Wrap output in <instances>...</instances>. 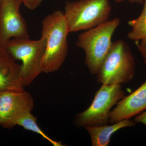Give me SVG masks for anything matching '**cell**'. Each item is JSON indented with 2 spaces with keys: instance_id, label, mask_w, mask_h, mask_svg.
Returning <instances> with one entry per match:
<instances>
[{
  "instance_id": "cell-1",
  "label": "cell",
  "mask_w": 146,
  "mask_h": 146,
  "mask_svg": "<svg viewBox=\"0 0 146 146\" xmlns=\"http://www.w3.org/2000/svg\"><path fill=\"white\" fill-rule=\"evenodd\" d=\"M70 33L62 11H56L44 18L41 35L46 43L42 63L43 72H54L63 65L68 54L67 37Z\"/></svg>"
},
{
  "instance_id": "cell-2",
  "label": "cell",
  "mask_w": 146,
  "mask_h": 146,
  "mask_svg": "<svg viewBox=\"0 0 146 146\" xmlns=\"http://www.w3.org/2000/svg\"><path fill=\"white\" fill-rule=\"evenodd\" d=\"M135 74V60L130 47L119 40L112 42L96 75L97 82L102 84L121 85L131 81Z\"/></svg>"
},
{
  "instance_id": "cell-3",
  "label": "cell",
  "mask_w": 146,
  "mask_h": 146,
  "mask_svg": "<svg viewBox=\"0 0 146 146\" xmlns=\"http://www.w3.org/2000/svg\"><path fill=\"white\" fill-rule=\"evenodd\" d=\"M120 23L119 18H116L79 35L76 45L85 52V63L92 74L96 75L109 51L112 35Z\"/></svg>"
},
{
  "instance_id": "cell-4",
  "label": "cell",
  "mask_w": 146,
  "mask_h": 146,
  "mask_svg": "<svg viewBox=\"0 0 146 146\" xmlns=\"http://www.w3.org/2000/svg\"><path fill=\"white\" fill-rule=\"evenodd\" d=\"M64 14L70 32L87 30L108 21L109 0H78L65 3Z\"/></svg>"
},
{
  "instance_id": "cell-5",
  "label": "cell",
  "mask_w": 146,
  "mask_h": 146,
  "mask_svg": "<svg viewBox=\"0 0 146 146\" xmlns=\"http://www.w3.org/2000/svg\"><path fill=\"white\" fill-rule=\"evenodd\" d=\"M46 39L41 36L37 40L29 38L11 39L5 48L15 60H21V79L24 86L30 84L43 72L42 63L46 51Z\"/></svg>"
},
{
  "instance_id": "cell-6",
  "label": "cell",
  "mask_w": 146,
  "mask_h": 146,
  "mask_svg": "<svg viewBox=\"0 0 146 146\" xmlns=\"http://www.w3.org/2000/svg\"><path fill=\"white\" fill-rule=\"evenodd\" d=\"M125 96L121 84H102L89 108L76 115L75 125L85 128L108 124L112 108Z\"/></svg>"
},
{
  "instance_id": "cell-7",
  "label": "cell",
  "mask_w": 146,
  "mask_h": 146,
  "mask_svg": "<svg viewBox=\"0 0 146 146\" xmlns=\"http://www.w3.org/2000/svg\"><path fill=\"white\" fill-rule=\"evenodd\" d=\"M33 107L32 96L24 89L0 91V123L5 128H13Z\"/></svg>"
},
{
  "instance_id": "cell-8",
  "label": "cell",
  "mask_w": 146,
  "mask_h": 146,
  "mask_svg": "<svg viewBox=\"0 0 146 146\" xmlns=\"http://www.w3.org/2000/svg\"><path fill=\"white\" fill-rule=\"evenodd\" d=\"M24 0H0V47L13 38H29L27 27L20 8Z\"/></svg>"
},
{
  "instance_id": "cell-9",
  "label": "cell",
  "mask_w": 146,
  "mask_h": 146,
  "mask_svg": "<svg viewBox=\"0 0 146 146\" xmlns=\"http://www.w3.org/2000/svg\"><path fill=\"white\" fill-rule=\"evenodd\" d=\"M146 65V58H144ZM146 110V80L132 94L125 96L110 111L109 122L111 124L129 119Z\"/></svg>"
},
{
  "instance_id": "cell-10",
  "label": "cell",
  "mask_w": 146,
  "mask_h": 146,
  "mask_svg": "<svg viewBox=\"0 0 146 146\" xmlns=\"http://www.w3.org/2000/svg\"><path fill=\"white\" fill-rule=\"evenodd\" d=\"M21 68L6 49L0 47V91L24 89Z\"/></svg>"
},
{
  "instance_id": "cell-11",
  "label": "cell",
  "mask_w": 146,
  "mask_h": 146,
  "mask_svg": "<svg viewBox=\"0 0 146 146\" xmlns=\"http://www.w3.org/2000/svg\"><path fill=\"white\" fill-rule=\"evenodd\" d=\"M136 123L133 120H123L111 125L108 124L85 127L91 138L93 146H107L110 142L111 136L115 132L124 128L134 127Z\"/></svg>"
},
{
  "instance_id": "cell-12",
  "label": "cell",
  "mask_w": 146,
  "mask_h": 146,
  "mask_svg": "<svg viewBox=\"0 0 146 146\" xmlns=\"http://www.w3.org/2000/svg\"><path fill=\"white\" fill-rule=\"evenodd\" d=\"M140 16L128 23L131 27V30L128 33V38L136 42L146 37V0H144Z\"/></svg>"
},
{
  "instance_id": "cell-13",
  "label": "cell",
  "mask_w": 146,
  "mask_h": 146,
  "mask_svg": "<svg viewBox=\"0 0 146 146\" xmlns=\"http://www.w3.org/2000/svg\"><path fill=\"white\" fill-rule=\"evenodd\" d=\"M37 119L31 112L27 114L18 121L17 125L21 126L26 130L33 131L39 134L44 139L50 142L54 146H63L64 145L60 141H57L49 137L39 127L36 123Z\"/></svg>"
},
{
  "instance_id": "cell-14",
  "label": "cell",
  "mask_w": 146,
  "mask_h": 146,
  "mask_svg": "<svg viewBox=\"0 0 146 146\" xmlns=\"http://www.w3.org/2000/svg\"><path fill=\"white\" fill-rule=\"evenodd\" d=\"M43 0H24V5L30 10H33L37 8Z\"/></svg>"
},
{
  "instance_id": "cell-15",
  "label": "cell",
  "mask_w": 146,
  "mask_h": 146,
  "mask_svg": "<svg viewBox=\"0 0 146 146\" xmlns=\"http://www.w3.org/2000/svg\"><path fill=\"white\" fill-rule=\"evenodd\" d=\"M141 40V44H139L138 41H136V44L138 50L140 52L143 58H146V37Z\"/></svg>"
},
{
  "instance_id": "cell-16",
  "label": "cell",
  "mask_w": 146,
  "mask_h": 146,
  "mask_svg": "<svg viewBox=\"0 0 146 146\" xmlns=\"http://www.w3.org/2000/svg\"><path fill=\"white\" fill-rule=\"evenodd\" d=\"M134 121L136 123H141L146 126V110L136 116Z\"/></svg>"
},
{
  "instance_id": "cell-17",
  "label": "cell",
  "mask_w": 146,
  "mask_h": 146,
  "mask_svg": "<svg viewBox=\"0 0 146 146\" xmlns=\"http://www.w3.org/2000/svg\"><path fill=\"white\" fill-rule=\"evenodd\" d=\"M125 1H128L131 3H136L139 4H143L144 3V0H115V2L118 3L122 2Z\"/></svg>"
},
{
  "instance_id": "cell-18",
  "label": "cell",
  "mask_w": 146,
  "mask_h": 146,
  "mask_svg": "<svg viewBox=\"0 0 146 146\" xmlns=\"http://www.w3.org/2000/svg\"><path fill=\"white\" fill-rule=\"evenodd\" d=\"M1 126V124L0 123V126Z\"/></svg>"
}]
</instances>
